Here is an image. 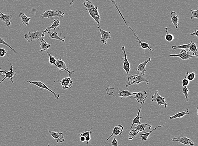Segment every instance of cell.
<instances>
[{
    "label": "cell",
    "mask_w": 198,
    "mask_h": 146,
    "mask_svg": "<svg viewBox=\"0 0 198 146\" xmlns=\"http://www.w3.org/2000/svg\"><path fill=\"white\" fill-rule=\"evenodd\" d=\"M72 83L73 81L71 80V77L64 78L60 82V84L62 87L63 89L65 90L67 89L72 87L73 86L72 85Z\"/></svg>",
    "instance_id": "cell-17"
},
{
    "label": "cell",
    "mask_w": 198,
    "mask_h": 146,
    "mask_svg": "<svg viewBox=\"0 0 198 146\" xmlns=\"http://www.w3.org/2000/svg\"><path fill=\"white\" fill-rule=\"evenodd\" d=\"M91 136H87L85 137V141L87 142V146H88V143L89 142H91Z\"/></svg>",
    "instance_id": "cell-44"
},
{
    "label": "cell",
    "mask_w": 198,
    "mask_h": 146,
    "mask_svg": "<svg viewBox=\"0 0 198 146\" xmlns=\"http://www.w3.org/2000/svg\"><path fill=\"white\" fill-rule=\"evenodd\" d=\"M195 76H196V74L194 72H193L190 73L187 72L185 74V78H186L189 81H192L195 79Z\"/></svg>",
    "instance_id": "cell-35"
},
{
    "label": "cell",
    "mask_w": 198,
    "mask_h": 146,
    "mask_svg": "<svg viewBox=\"0 0 198 146\" xmlns=\"http://www.w3.org/2000/svg\"><path fill=\"white\" fill-rule=\"evenodd\" d=\"M141 110V107H140V108H139L138 112L137 114V116H136V117L134 118V120H133V122H132V125H131V127H130V130L132 129V127L135 124H140L141 123V122H140V119L142 118L141 117H140V113Z\"/></svg>",
    "instance_id": "cell-29"
},
{
    "label": "cell",
    "mask_w": 198,
    "mask_h": 146,
    "mask_svg": "<svg viewBox=\"0 0 198 146\" xmlns=\"http://www.w3.org/2000/svg\"><path fill=\"white\" fill-rule=\"evenodd\" d=\"M172 141L181 143L185 145L194 146V142L191 139L186 137H178L172 138Z\"/></svg>",
    "instance_id": "cell-12"
},
{
    "label": "cell",
    "mask_w": 198,
    "mask_h": 146,
    "mask_svg": "<svg viewBox=\"0 0 198 146\" xmlns=\"http://www.w3.org/2000/svg\"><path fill=\"white\" fill-rule=\"evenodd\" d=\"M47 146H49V144H48V143H47Z\"/></svg>",
    "instance_id": "cell-49"
},
{
    "label": "cell",
    "mask_w": 198,
    "mask_h": 146,
    "mask_svg": "<svg viewBox=\"0 0 198 146\" xmlns=\"http://www.w3.org/2000/svg\"><path fill=\"white\" fill-rule=\"evenodd\" d=\"M109 1H111V2L112 3V4L113 5V6H114L116 8L117 10H118V13H119L121 17V18H122L123 20V21L124 22L125 24L126 25L128 26L129 28H130V27L128 25L127 23H126V21H125V20L124 18L123 15L122 14V13H121V11H120L119 8L118 7V6H117V2H116V1H115V0H109Z\"/></svg>",
    "instance_id": "cell-31"
},
{
    "label": "cell",
    "mask_w": 198,
    "mask_h": 146,
    "mask_svg": "<svg viewBox=\"0 0 198 146\" xmlns=\"http://www.w3.org/2000/svg\"><path fill=\"white\" fill-rule=\"evenodd\" d=\"M74 1H75V0H70V5L71 6H72V5H73V3H74Z\"/></svg>",
    "instance_id": "cell-47"
},
{
    "label": "cell",
    "mask_w": 198,
    "mask_h": 146,
    "mask_svg": "<svg viewBox=\"0 0 198 146\" xmlns=\"http://www.w3.org/2000/svg\"><path fill=\"white\" fill-rule=\"evenodd\" d=\"M106 93L108 95L116 97L127 98L131 96H134L135 94L130 92L128 90L120 91L119 90L118 87L114 88L108 86L106 89Z\"/></svg>",
    "instance_id": "cell-2"
},
{
    "label": "cell",
    "mask_w": 198,
    "mask_h": 146,
    "mask_svg": "<svg viewBox=\"0 0 198 146\" xmlns=\"http://www.w3.org/2000/svg\"><path fill=\"white\" fill-rule=\"evenodd\" d=\"M141 83H146L147 85L149 83V82L143 76L137 73L133 76H130L129 77V83L126 85V87H128L129 86L135 84H138Z\"/></svg>",
    "instance_id": "cell-5"
},
{
    "label": "cell",
    "mask_w": 198,
    "mask_h": 146,
    "mask_svg": "<svg viewBox=\"0 0 198 146\" xmlns=\"http://www.w3.org/2000/svg\"><path fill=\"white\" fill-rule=\"evenodd\" d=\"M49 133L50 135L56 141L57 143H63L65 141L63 137V133L62 132H56L50 131L49 130Z\"/></svg>",
    "instance_id": "cell-15"
},
{
    "label": "cell",
    "mask_w": 198,
    "mask_h": 146,
    "mask_svg": "<svg viewBox=\"0 0 198 146\" xmlns=\"http://www.w3.org/2000/svg\"><path fill=\"white\" fill-rule=\"evenodd\" d=\"M91 129L92 128H90L89 130H87V131L81 133L80 135V136H82L85 137L87 136H90V134L93 133V131H91Z\"/></svg>",
    "instance_id": "cell-40"
},
{
    "label": "cell",
    "mask_w": 198,
    "mask_h": 146,
    "mask_svg": "<svg viewBox=\"0 0 198 146\" xmlns=\"http://www.w3.org/2000/svg\"><path fill=\"white\" fill-rule=\"evenodd\" d=\"M47 55L49 57V66L50 65H55L56 67V62L57 59H56L55 56H52L49 53H47Z\"/></svg>",
    "instance_id": "cell-34"
},
{
    "label": "cell",
    "mask_w": 198,
    "mask_h": 146,
    "mask_svg": "<svg viewBox=\"0 0 198 146\" xmlns=\"http://www.w3.org/2000/svg\"><path fill=\"white\" fill-rule=\"evenodd\" d=\"M183 87V88H182V93L184 95L185 97V100H186V102H187L188 101V99H189V95H188V92H189V90H188V89L186 86H182Z\"/></svg>",
    "instance_id": "cell-37"
},
{
    "label": "cell",
    "mask_w": 198,
    "mask_h": 146,
    "mask_svg": "<svg viewBox=\"0 0 198 146\" xmlns=\"http://www.w3.org/2000/svg\"><path fill=\"white\" fill-rule=\"evenodd\" d=\"M112 146H119L118 145V141L116 139V136H114L112 142Z\"/></svg>",
    "instance_id": "cell-43"
},
{
    "label": "cell",
    "mask_w": 198,
    "mask_h": 146,
    "mask_svg": "<svg viewBox=\"0 0 198 146\" xmlns=\"http://www.w3.org/2000/svg\"><path fill=\"white\" fill-rule=\"evenodd\" d=\"M189 51L193 53L192 54L193 55H197V51H198L196 43L193 42H191L189 47Z\"/></svg>",
    "instance_id": "cell-30"
},
{
    "label": "cell",
    "mask_w": 198,
    "mask_h": 146,
    "mask_svg": "<svg viewBox=\"0 0 198 146\" xmlns=\"http://www.w3.org/2000/svg\"><path fill=\"white\" fill-rule=\"evenodd\" d=\"M65 13L63 11L57 10V11H52L50 9L46 10L41 15L42 19H43L45 18L48 19H53L54 17H58L59 18H63L64 16Z\"/></svg>",
    "instance_id": "cell-4"
},
{
    "label": "cell",
    "mask_w": 198,
    "mask_h": 146,
    "mask_svg": "<svg viewBox=\"0 0 198 146\" xmlns=\"http://www.w3.org/2000/svg\"><path fill=\"white\" fill-rule=\"evenodd\" d=\"M45 36L44 30H38L31 33L29 31L28 33L24 35L25 38L28 42H30L34 40H38L41 39L42 37H44Z\"/></svg>",
    "instance_id": "cell-3"
},
{
    "label": "cell",
    "mask_w": 198,
    "mask_h": 146,
    "mask_svg": "<svg viewBox=\"0 0 198 146\" xmlns=\"http://www.w3.org/2000/svg\"><path fill=\"white\" fill-rule=\"evenodd\" d=\"M97 28L99 30L101 34V41L104 44H107V40L109 39H111L110 32L106 31L101 29L100 27L98 26Z\"/></svg>",
    "instance_id": "cell-16"
},
{
    "label": "cell",
    "mask_w": 198,
    "mask_h": 146,
    "mask_svg": "<svg viewBox=\"0 0 198 146\" xmlns=\"http://www.w3.org/2000/svg\"><path fill=\"white\" fill-rule=\"evenodd\" d=\"M27 83H28L30 84H33V85H35L37 86L38 87L41 88L42 89H44L50 92H51V93H52V94L54 95V98H55V99H57V100L59 98L60 95L59 94H57L56 92L52 91L51 89H50L45 84L42 83V82H40V81H37V82H34V81H31L28 80L27 81Z\"/></svg>",
    "instance_id": "cell-9"
},
{
    "label": "cell",
    "mask_w": 198,
    "mask_h": 146,
    "mask_svg": "<svg viewBox=\"0 0 198 146\" xmlns=\"http://www.w3.org/2000/svg\"><path fill=\"white\" fill-rule=\"evenodd\" d=\"M139 132L136 129L130 130V132L128 133V139L129 140H131L134 138L136 137L139 134Z\"/></svg>",
    "instance_id": "cell-32"
},
{
    "label": "cell",
    "mask_w": 198,
    "mask_h": 146,
    "mask_svg": "<svg viewBox=\"0 0 198 146\" xmlns=\"http://www.w3.org/2000/svg\"><path fill=\"white\" fill-rule=\"evenodd\" d=\"M80 140L81 142H85V137H84V136H80Z\"/></svg>",
    "instance_id": "cell-46"
},
{
    "label": "cell",
    "mask_w": 198,
    "mask_h": 146,
    "mask_svg": "<svg viewBox=\"0 0 198 146\" xmlns=\"http://www.w3.org/2000/svg\"><path fill=\"white\" fill-rule=\"evenodd\" d=\"M147 127H149V130H150L152 128V125L150 124H142L141 123L138 124L137 126H135V129L137 130L139 132H141L144 130Z\"/></svg>",
    "instance_id": "cell-26"
},
{
    "label": "cell",
    "mask_w": 198,
    "mask_h": 146,
    "mask_svg": "<svg viewBox=\"0 0 198 146\" xmlns=\"http://www.w3.org/2000/svg\"><path fill=\"white\" fill-rule=\"evenodd\" d=\"M19 17L21 18L22 22L23 25L25 26L29 25V22L31 20V18L27 17L25 14L24 13H20L19 15Z\"/></svg>",
    "instance_id": "cell-27"
},
{
    "label": "cell",
    "mask_w": 198,
    "mask_h": 146,
    "mask_svg": "<svg viewBox=\"0 0 198 146\" xmlns=\"http://www.w3.org/2000/svg\"><path fill=\"white\" fill-rule=\"evenodd\" d=\"M170 18L175 28L178 29L179 27V15L175 11H172L170 14Z\"/></svg>",
    "instance_id": "cell-20"
},
{
    "label": "cell",
    "mask_w": 198,
    "mask_h": 146,
    "mask_svg": "<svg viewBox=\"0 0 198 146\" xmlns=\"http://www.w3.org/2000/svg\"><path fill=\"white\" fill-rule=\"evenodd\" d=\"M198 30H196V31H195V32H194V33H190V35H191V36H196V37H198Z\"/></svg>",
    "instance_id": "cell-45"
},
{
    "label": "cell",
    "mask_w": 198,
    "mask_h": 146,
    "mask_svg": "<svg viewBox=\"0 0 198 146\" xmlns=\"http://www.w3.org/2000/svg\"><path fill=\"white\" fill-rule=\"evenodd\" d=\"M169 56L170 57H179L182 60H186L191 59V58H194V57L197 58L198 57V55H190L188 51H186L185 49H183L180 52V54H176V55H170Z\"/></svg>",
    "instance_id": "cell-11"
},
{
    "label": "cell",
    "mask_w": 198,
    "mask_h": 146,
    "mask_svg": "<svg viewBox=\"0 0 198 146\" xmlns=\"http://www.w3.org/2000/svg\"><path fill=\"white\" fill-rule=\"evenodd\" d=\"M1 69V68H0V70ZM4 73V71H1L0 70V76H4V74H1V73Z\"/></svg>",
    "instance_id": "cell-48"
},
{
    "label": "cell",
    "mask_w": 198,
    "mask_h": 146,
    "mask_svg": "<svg viewBox=\"0 0 198 146\" xmlns=\"http://www.w3.org/2000/svg\"><path fill=\"white\" fill-rule=\"evenodd\" d=\"M0 44H3L4 45L8 47H9L11 51H14L15 53H17V51L15 50V49L11 47L7 43H6L5 41H4L3 39H2L1 37H0Z\"/></svg>",
    "instance_id": "cell-38"
},
{
    "label": "cell",
    "mask_w": 198,
    "mask_h": 146,
    "mask_svg": "<svg viewBox=\"0 0 198 146\" xmlns=\"http://www.w3.org/2000/svg\"><path fill=\"white\" fill-rule=\"evenodd\" d=\"M40 51L42 52L45 51L47 49H49L51 47V45L47 42L44 39H40Z\"/></svg>",
    "instance_id": "cell-24"
},
{
    "label": "cell",
    "mask_w": 198,
    "mask_h": 146,
    "mask_svg": "<svg viewBox=\"0 0 198 146\" xmlns=\"http://www.w3.org/2000/svg\"><path fill=\"white\" fill-rule=\"evenodd\" d=\"M165 126V125H159V126H158L156 127L155 128H153V129L151 130L149 132H146L144 133L140 134V139L142 141H147V139H148L149 135H150V134H151V133H152V132H153L154 130H156L158 128L162 127L164 126Z\"/></svg>",
    "instance_id": "cell-21"
},
{
    "label": "cell",
    "mask_w": 198,
    "mask_h": 146,
    "mask_svg": "<svg viewBox=\"0 0 198 146\" xmlns=\"http://www.w3.org/2000/svg\"><path fill=\"white\" fill-rule=\"evenodd\" d=\"M12 15H5L3 12L0 11V19L5 23L7 27L11 25L10 20H12Z\"/></svg>",
    "instance_id": "cell-19"
},
{
    "label": "cell",
    "mask_w": 198,
    "mask_h": 146,
    "mask_svg": "<svg viewBox=\"0 0 198 146\" xmlns=\"http://www.w3.org/2000/svg\"><path fill=\"white\" fill-rule=\"evenodd\" d=\"M56 67L57 70L58 71H66L69 74V77H71V74L75 73V72L74 71H71L68 69L65 63L61 59H57L56 62Z\"/></svg>",
    "instance_id": "cell-8"
},
{
    "label": "cell",
    "mask_w": 198,
    "mask_h": 146,
    "mask_svg": "<svg viewBox=\"0 0 198 146\" xmlns=\"http://www.w3.org/2000/svg\"><path fill=\"white\" fill-rule=\"evenodd\" d=\"M166 33H167L165 37L166 40L167 41V42H172V41L174 40V36L172 34L167 33L168 32H167V28H166Z\"/></svg>",
    "instance_id": "cell-36"
},
{
    "label": "cell",
    "mask_w": 198,
    "mask_h": 146,
    "mask_svg": "<svg viewBox=\"0 0 198 146\" xmlns=\"http://www.w3.org/2000/svg\"><path fill=\"white\" fill-rule=\"evenodd\" d=\"M6 51L5 49L0 48V57H4L6 56Z\"/></svg>",
    "instance_id": "cell-42"
},
{
    "label": "cell",
    "mask_w": 198,
    "mask_h": 146,
    "mask_svg": "<svg viewBox=\"0 0 198 146\" xmlns=\"http://www.w3.org/2000/svg\"><path fill=\"white\" fill-rule=\"evenodd\" d=\"M134 33V35L135 37L137 38V40L139 44H140V46L143 49H144V51H145V52H146V49H149L150 51H153L154 49H152V47H150L149 45V44L147 43V42H142V41L140 40V39H139L138 37H137V36L135 34V33Z\"/></svg>",
    "instance_id": "cell-22"
},
{
    "label": "cell",
    "mask_w": 198,
    "mask_h": 146,
    "mask_svg": "<svg viewBox=\"0 0 198 146\" xmlns=\"http://www.w3.org/2000/svg\"><path fill=\"white\" fill-rule=\"evenodd\" d=\"M53 21H54V22H53V24H52V25L50 26V27H47L46 28L45 30H44V33L48 32V31L51 30L52 29H53L55 31L57 28H59L60 25V21L59 20H54Z\"/></svg>",
    "instance_id": "cell-28"
},
{
    "label": "cell",
    "mask_w": 198,
    "mask_h": 146,
    "mask_svg": "<svg viewBox=\"0 0 198 146\" xmlns=\"http://www.w3.org/2000/svg\"><path fill=\"white\" fill-rule=\"evenodd\" d=\"M120 49L122 51H123L124 57L122 58V59H123L124 63L123 67L124 70L126 72V73H127V78L128 80L127 84H128V83H129V77L131 76V75H130V73H129L130 70H131L130 64L127 59V55H126V51H125V46H123L122 47H121V48Z\"/></svg>",
    "instance_id": "cell-6"
},
{
    "label": "cell",
    "mask_w": 198,
    "mask_h": 146,
    "mask_svg": "<svg viewBox=\"0 0 198 146\" xmlns=\"http://www.w3.org/2000/svg\"><path fill=\"white\" fill-rule=\"evenodd\" d=\"M191 14H192V16L191 18V19L194 18H196L197 19L198 18V9L196 10H194L193 9L191 10Z\"/></svg>",
    "instance_id": "cell-39"
},
{
    "label": "cell",
    "mask_w": 198,
    "mask_h": 146,
    "mask_svg": "<svg viewBox=\"0 0 198 146\" xmlns=\"http://www.w3.org/2000/svg\"><path fill=\"white\" fill-rule=\"evenodd\" d=\"M152 102H156L159 105H164L165 108H167L168 104L166 102V99L163 97H161L158 94V90L155 91V94L152 95Z\"/></svg>",
    "instance_id": "cell-10"
},
{
    "label": "cell",
    "mask_w": 198,
    "mask_h": 146,
    "mask_svg": "<svg viewBox=\"0 0 198 146\" xmlns=\"http://www.w3.org/2000/svg\"><path fill=\"white\" fill-rule=\"evenodd\" d=\"M135 94L134 96H129L130 99H135L137 101L139 104L143 105L145 102V100L147 97V93L146 92L137 91V92H132Z\"/></svg>",
    "instance_id": "cell-7"
},
{
    "label": "cell",
    "mask_w": 198,
    "mask_h": 146,
    "mask_svg": "<svg viewBox=\"0 0 198 146\" xmlns=\"http://www.w3.org/2000/svg\"><path fill=\"white\" fill-rule=\"evenodd\" d=\"M123 127L121 125H119L115 127L114 128H113L112 134L109 136L108 139H106V142L107 141H108L112 136H116H116L118 135H121L123 131Z\"/></svg>",
    "instance_id": "cell-18"
},
{
    "label": "cell",
    "mask_w": 198,
    "mask_h": 146,
    "mask_svg": "<svg viewBox=\"0 0 198 146\" xmlns=\"http://www.w3.org/2000/svg\"><path fill=\"white\" fill-rule=\"evenodd\" d=\"M189 83H190V81L185 78L183 79L182 81V86L187 87L189 85Z\"/></svg>",
    "instance_id": "cell-41"
},
{
    "label": "cell",
    "mask_w": 198,
    "mask_h": 146,
    "mask_svg": "<svg viewBox=\"0 0 198 146\" xmlns=\"http://www.w3.org/2000/svg\"><path fill=\"white\" fill-rule=\"evenodd\" d=\"M192 42H191L189 44H185L180 46H172L171 47V48L173 49H189L190 47V44Z\"/></svg>",
    "instance_id": "cell-33"
},
{
    "label": "cell",
    "mask_w": 198,
    "mask_h": 146,
    "mask_svg": "<svg viewBox=\"0 0 198 146\" xmlns=\"http://www.w3.org/2000/svg\"><path fill=\"white\" fill-rule=\"evenodd\" d=\"M47 34L46 36H49L51 39H53L58 40L61 41V42H64L65 40L64 39L62 38L61 37H60L58 35V33L56 32H52V31H49L47 32Z\"/></svg>",
    "instance_id": "cell-23"
},
{
    "label": "cell",
    "mask_w": 198,
    "mask_h": 146,
    "mask_svg": "<svg viewBox=\"0 0 198 146\" xmlns=\"http://www.w3.org/2000/svg\"><path fill=\"white\" fill-rule=\"evenodd\" d=\"M84 6L86 8V11H88L91 18L97 22L98 26L100 27L101 16L98 11L97 6H95L92 1L90 0H85L83 2Z\"/></svg>",
    "instance_id": "cell-1"
},
{
    "label": "cell",
    "mask_w": 198,
    "mask_h": 146,
    "mask_svg": "<svg viewBox=\"0 0 198 146\" xmlns=\"http://www.w3.org/2000/svg\"><path fill=\"white\" fill-rule=\"evenodd\" d=\"M6 59H7L8 61H9V63H10V65L11 66L10 68V71H7V72H6L5 71H4V73L5 74V77L2 80H1L0 81V84L5 80L6 79H11V80L10 81V83H11L13 84L14 83V81H13V79H12V77H14V75H15V71L14 72V71H13V66L11 64V63L10 62V61H9V60L7 58H6Z\"/></svg>",
    "instance_id": "cell-13"
},
{
    "label": "cell",
    "mask_w": 198,
    "mask_h": 146,
    "mask_svg": "<svg viewBox=\"0 0 198 146\" xmlns=\"http://www.w3.org/2000/svg\"><path fill=\"white\" fill-rule=\"evenodd\" d=\"M151 58H149L147 59L145 61L139 64L137 66V69H136V71L138 73L141 74L142 76H144L145 74V72H146V66L147 65L149 62H151Z\"/></svg>",
    "instance_id": "cell-14"
},
{
    "label": "cell",
    "mask_w": 198,
    "mask_h": 146,
    "mask_svg": "<svg viewBox=\"0 0 198 146\" xmlns=\"http://www.w3.org/2000/svg\"><path fill=\"white\" fill-rule=\"evenodd\" d=\"M189 114V110L188 109H186L183 111L178 112V113L174 114L173 116H171V117H169V119L170 120H173L175 119H177V118H181L183 116H184L185 115Z\"/></svg>",
    "instance_id": "cell-25"
}]
</instances>
